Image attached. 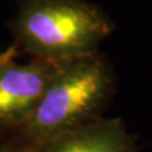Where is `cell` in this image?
I'll use <instances>...</instances> for the list:
<instances>
[{"label": "cell", "instance_id": "obj_1", "mask_svg": "<svg viewBox=\"0 0 152 152\" xmlns=\"http://www.w3.org/2000/svg\"><path fill=\"white\" fill-rule=\"evenodd\" d=\"M110 90V70L100 56L58 61L31 119L10 137L37 151L48 140L99 118Z\"/></svg>", "mask_w": 152, "mask_h": 152}, {"label": "cell", "instance_id": "obj_2", "mask_svg": "<svg viewBox=\"0 0 152 152\" xmlns=\"http://www.w3.org/2000/svg\"><path fill=\"white\" fill-rule=\"evenodd\" d=\"M12 29L19 50L58 62L95 53L110 26L100 12L79 0H26Z\"/></svg>", "mask_w": 152, "mask_h": 152}, {"label": "cell", "instance_id": "obj_3", "mask_svg": "<svg viewBox=\"0 0 152 152\" xmlns=\"http://www.w3.org/2000/svg\"><path fill=\"white\" fill-rule=\"evenodd\" d=\"M56 62L33 58L0 66V131L13 133L31 119L48 85Z\"/></svg>", "mask_w": 152, "mask_h": 152}, {"label": "cell", "instance_id": "obj_4", "mask_svg": "<svg viewBox=\"0 0 152 152\" xmlns=\"http://www.w3.org/2000/svg\"><path fill=\"white\" fill-rule=\"evenodd\" d=\"M37 152H136V148L121 119L95 118L48 140Z\"/></svg>", "mask_w": 152, "mask_h": 152}, {"label": "cell", "instance_id": "obj_5", "mask_svg": "<svg viewBox=\"0 0 152 152\" xmlns=\"http://www.w3.org/2000/svg\"><path fill=\"white\" fill-rule=\"evenodd\" d=\"M0 152H37V151L31 148L29 146L19 142L18 140L13 138V137H9L5 142H3L0 145Z\"/></svg>", "mask_w": 152, "mask_h": 152}, {"label": "cell", "instance_id": "obj_6", "mask_svg": "<svg viewBox=\"0 0 152 152\" xmlns=\"http://www.w3.org/2000/svg\"><path fill=\"white\" fill-rule=\"evenodd\" d=\"M18 52H19V48L17 47L15 43L9 46L8 48H5L4 51H1L0 52V66L9 62V61L15 60V57L18 56Z\"/></svg>", "mask_w": 152, "mask_h": 152}]
</instances>
